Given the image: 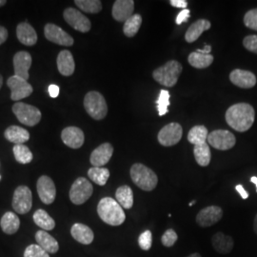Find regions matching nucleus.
I'll return each mask as SVG.
<instances>
[{
    "label": "nucleus",
    "mask_w": 257,
    "mask_h": 257,
    "mask_svg": "<svg viewBox=\"0 0 257 257\" xmlns=\"http://www.w3.org/2000/svg\"><path fill=\"white\" fill-rule=\"evenodd\" d=\"M225 117L230 128L239 133H244L251 128L254 122L255 111L248 103H237L227 110Z\"/></svg>",
    "instance_id": "obj_1"
},
{
    "label": "nucleus",
    "mask_w": 257,
    "mask_h": 257,
    "mask_svg": "<svg viewBox=\"0 0 257 257\" xmlns=\"http://www.w3.org/2000/svg\"><path fill=\"white\" fill-rule=\"evenodd\" d=\"M97 213L103 222L110 226H120L126 219L123 208L111 197H104L97 205Z\"/></svg>",
    "instance_id": "obj_2"
},
{
    "label": "nucleus",
    "mask_w": 257,
    "mask_h": 257,
    "mask_svg": "<svg viewBox=\"0 0 257 257\" xmlns=\"http://www.w3.org/2000/svg\"><path fill=\"white\" fill-rule=\"evenodd\" d=\"M133 182L143 191L151 192L156 189L158 178L156 173L143 164H134L130 171Z\"/></svg>",
    "instance_id": "obj_3"
},
{
    "label": "nucleus",
    "mask_w": 257,
    "mask_h": 257,
    "mask_svg": "<svg viewBox=\"0 0 257 257\" xmlns=\"http://www.w3.org/2000/svg\"><path fill=\"white\" fill-rule=\"evenodd\" d=\"M182 65L176 60H170L153 73L154 79L165 87H174L182 73Z\"/></svg>",
    "instance_id": "obj_4"
},
{
    "label": "nucleus",
    "mask_w": 257,
    "mask_h": 257,
    "mask_svg": "<svg viewBox=\"0 0 257 257\" xmlns=\"http://www.w3.org/2000/svg\"><path fill=\"white\" fill-rule=\"evenodd\" d=\"M84 108L88 114L95 120H102L108 113V105L100 92H89L84 98Z\"/></svg>",
    "instance_id": "obj_5"
},
{
    "label": "nucleus",
    "mask_w": 257,
    "mask_h": 257,
    "mask_svg": "<svg viewBox=\"0 0 257 257\" xmlns=\"http://www.w3.org/2000/svg\"><path fill=\"white\" fill-rule=\"evenodd\" d=\"M13 112L20 123L30 127L37 125L42 117L41 111L37 107L23 102L15 103L13 106Z\"/></svg>",
    "instance_id": "obj_6"
},
{
    "label": "nucleus",
    "mask_w": 257,
    "mask_h": 257,
    "mask_svg": "<svg viewBox=\"0 0 257 257\" xmlns=\"http://www.w3.org/2000/svg\"><path fill=\"white\" fill-rule=\"evenodd\" d=\"M92 192L93 187L92 183L84 177H78L72 185L69 195L71 201L74 205H82L89 200L92 196Z\"/></svg>",
    "instance_id": "obj_7"
},
{
    "label": "nucleus",
    "mask_w": 257,
    "mask_h": 257,
    "mask_svg": "<svg viewBox=\"0 0 257 257\" xmlns=\"http://www.w3.org/2000/svg\"><path fill=\"white\" fill-rule=\"evenodd\" d=\"M13 208L19 214H25L31 211L33 206V195L27 186H19L14 193Z\"/></svg>",
    "instance_id": "obj_8"
},
{
    "label": "nucleus",
    "mask_w": 257,
    "mask_h": 257,
    "mask_svg": "<svg viewBox=\"0 0 257 257\" xmlns=\"http://www.w3.org/2000/svg\"><path fill=\"white\" fill-rule=\"evenodd\" d=\"M7 86L11 90V99L14 101H19L23 98L30 96L34 89L27 80L13 75L7 80Z\"/></svg>",
    "instance_id": "obj_9"
},
{
    "label": "nucleus",
    "mask_w": 257,
    "mask_h": 257,
    "mask_svg": "<svg viewBox=\"0 0 257 257\" xmlns=\"http://www.w3.org/2000/svg\"><path fill=\"white\" fill-rule=\"evenodd\" d=\"M209 144L217 150L227 151L234 147L236 143L235 137L229 131L215 130L208 136Z\"/></svg>",
    "instance_id": "obj_10"
},
{
    "label": "nucleus",
    "mask_w": 257,
    "mask_h": 257,
    "mask_svg": "<svg viewBox=\"0 0 257 257\" xmlns=\"http://www.w3.org/2000/svg\"><path fill=\"white\" fill-rule=\"evenodd\" d=\"M183 128L178 123H170L160 130L158 142L165 147L176 145L182 138Z\"/></svg>",
    "instance_id": "obj_11"
},
{
    "label": "nucleus",
    "mask_w": 257,
    "mask_h": 257,
    "mask_svg": "<svg viewBox=\"0 0 257 257\" xmlns=\"http://www.w3.org/2000/svg\"><path fill=\"white\" fill-rule=\"evenodd\" d=\"M63 18L70 26L80 33H88L92 28L90 19L85 17L81 12L74 8H67L65 10Z\"/></svg>",
    "instance_id": "obj_12"
},
{
    "label": "nucleus",
    "mask_w": 257,
    "mask_h": 257,
    "mask_svg": "<svg viewBox=\"0 0 257 257\" xmlns=\"http://www.w3.org/2000/svg\"><path fill=\"white\" fill-rule=\"evenodd\" d=\"M44 35L49 41L57 45L65 47L74 45V38L66 33L63 29L53 23H49L44 27Z\"/></svg>",
    "instance_id": "obj_13"
},
{
    "label": "nucleus",
    "mask_w": 257,
    "mask_h": 257,
    "mask_svg": "<svg viewBox=\"0 0 257 257\" xmlns=\"http://www.w3.org/2000/svg\"><path fill=\"white\" fill-rule=\"evenodd\" d=\"M37 193L41 201L50 205L54 203L56 196V188L53 179L47 175H42L38 178L37 183Z\"/></svg>",
    "instance_id": "obj_14"
},
{
    "label": "nucleus",
    "mask_w": 257,
    "mask_h": 257,
    "mask_svg": "<svg viewBox=\"0 0 257 257\" xmlns=\"http://www.w3.org/2000/svg\"><path fill=\"white\" fill-rule=\"evenodd\" d=\"M223 211L218 206H210L204 208L196 215V223L202 228H208L221 220Z\"/></svg>",
    "instance_id": "obj_15"
},
{
    "label": "nucleus",
    "mask_w": 257,
    "mask_h": 257,
    "mask_svg": "<svg viewBox=\"0 0 257 257\" xmlns=\"http://www.w3.org/2000/svg\"><path fill=\"white\" fill-rule=\"evenodd\" d=\"M32 66V56L28 52H19L14 56V69L15 75L23 78L25 80L29 79V70Z\"/></svg>",
    "instance_id": "obj_16"
},
{
    "label": "nucleus",
    "mask_w": 257,
    "mask_h": 257,
    "mask_svg": "<svg viewBox=\"0 0 257 257\" xmlns=\"http://www.w3.org/2000/svg\"><path fill=\"white\" fill-rule=\"evenodd\" d=\"M135 2L133 0H116L112 6V18L118 22H126L134 16Z\"/></svg>",
    "instance_id": "obj_17"
},
{
    "label": "nucleus",
    "mask_w": 257,
    "mask_h": 257,
    "mask_svg": "<svg viewBox=\"0 0 257 257\" xmlns=\"http://www.w3.org/2000/svg\"><path fill=\"white\" fill-rule=\"evenodd\" d=\"M62 141L66 146L72 149H79L83 146L85 136L81 128L77 127H67L61 133Z\"/></svg>",
    "instance_id": "obj_18"
},
{
    "label": "nucleus",
    "mask_w": 257,
    "mask_h": 257,
    "mask_svg": "<svg viewBox=\"0 0 257 257\" xmlns=\"http://www.w3.org/2000/svg\"><path fill=\"white\" fill-rule=\"evenodd\" d=\"M230 82L242 89H250L256 84V76L251 72L236 69L230 74Z\"/></svg>",
    "instance_id": "obj_19"
},
{
    "label": "nucleus",
    "mask_w": 257,
    "mask_h": 257,
    "mask_svg": "<svg viewBox=\"0 0 257 257\" xmlns=\"http://www.w3.org/2000/svg\"><path fill=\"white\" fill-rule=\"evenodd\" d=\"M113 154V147L110 143H103L99 147L92 151L90 162L93 167H103L106 165Z\"/></svg>",
    "instance_id": "obj_20"
},
{
    "label": "nucleus",
    "mask_w": 257,
    "mask_h": 257,
    "mask_svg": "<svg viewBox=\"0 0 257 257\" xmlns=\"http://www.w3.org/2000/svg\"><path fill=\"white\" fill-rule=\"evenodd\" d=\"M17 37L19 38V42L25 46H34L37 42L36 30L27 22H22L18 25Z\"/></svg>",
    "instance_id": "obj_21"
},
{
    "label": "nucleus",
    "mask_w": 257,
    "mask_h": 257,
    "mask_svg": "<svg viewBox=\"0 0 257 257\" xmlns=\"http://www.w3.org/2000/svg\"><path fill=\"white\" fill-rule=\"evenodd\" d=\"M57 69L58 72L64 76H71L74 73L75 63H74V56L72 53L68 50L61 51L57 56Z\"/></svg>",
    "instance_id": "obj_22"
},
{
    "label": "nucleus",
    "mask_w": 257,
    "mask_h": 257,
    "mask_svg": "<svg viewBox=\"0 0 257 257\" xmlns=\"http://www.w3.org/2000/svg\"><path fill=\"white\" fill-rule=\"evenodd\" d=\"M233 239L223 232H217L211 237V245L215 251L221 254H228L233 248Z\"/></svg>",
    "instance_id": "obj_23"
},
{
    "label": "nucleus",
    "mask_w": 257,
    "mask_h": 257,
    "mask_svg": "<svg viewBox=\"0 0 257 257\" xmlns=\"http://www.w3.org/2000/svg\"><path fill=\"white\" fill-rule=\"evenodd\" d=\"M211 22L207 19H199L193 23L186 32L185 39L189 43L196 41L204 32L211 29Z\"/></svg>",
    "instance_id": "obj_24"
},
{
    "label": "nucleus",
    "mask_w": 257,
    "mask_h": 257,
    "mask_svg": "<svg viewBox=\"0 0 257 257\" xmlns=\"http://www.w3.org/2000/svg\"><path fill=\"white\" fill-rule=\"evenodd\" d=\"M71 234L75 241L83 245H90L94 238V234L91 228L81 223L74 224L71 229Z\"/></svg>",
    "instance_id": "obj_25"
},
{
    "label": "nucleus",
    "mask_w": 257,
    "mask_h": 257,
    "mask_svg": "<svg viewBox=\"0 0 257 257\" xmlns=\"http://www.w3.org/2000/svg\"><path fill=\"white\" fill-rule=\"evenodd\" d=\"M36 240L37 245L46 250L48 253H56L59 249V245L56 239L45 230H38L36 233Z\"/></svg>",
    "instance_id": "obj_26"
},
{
    "label": "nucleus",
    "mask_w": 257,
    "mask_h": 257,
    "mask_svg": "<svg viewBox=\"0 0 257 257\" xmlns=\"http://www.w3.org/2000/svg\"><path fill=\"white\" fill-rule=\"evenodd\" d=\"M4 136L8 141L15 143V145L24 144L30 139V134L27 130L16 125L10 126L9 128H6Z\"/></svg>",
    "instance_id": "obj_27"
},
{
    "label": "nucleus",
    "mask_w": 257,
    "mask_h": 257,
    "mask_svg": "<svg viewBox=\"0 0 257 257\" xmlns=\"http://www.w3.org/2000/svg\"><path fill=\"white\" fill-rule=\"evenodd\" d=\"M0 226L2 230L7 234L16 233L20 227L19 216L15 212L7 211L0 220Z\"/></svg>",
    "instance_id": "obj_28"
},
{
    "label": "nucleus",
    "mask_w": 257,
    "mask_h": 257,
    "mask_svg": "<svg viewBox=\"0 0 257 257\" xmlns=\"http://www.w3.org/2000/svg\"><path fill=\"white\" fill-rule=\"evenodd\" d=\"M115 198L123 209L130 210L134 205V193L128 186H121L115 192Z\"/></svg>",
    "instance_id": "obj_29"
},
{
    "label": "nucleus",
    "mask_w": 257,
    "mask_h": 257,
    "mask_svg": "<svg viewBox=\"0 0 257 257\" xmlns=\"http://www.w3.org/2000/svg\"><path fill=\"white\" fill-rule=\"evenodd\" d=\"M194 158L197 164L201 167H207L211 163V153L207 143L196 145L193 148Z\"/></svg>",
    "instance_id": "obj_30"
},
{
    "label": "nucleus",
    "mask_w": 257,
    "mask_h": 257,
    "mask_svg": "<svg viewBox=\"0 0 257 257\" xmlns=\"http://www.w3.org/2000/svg\"><path fill=\"white\" fill-rule=\"evenodd\" d=\"M208 136H209L208 128L203 125H197L190 130L188 134V141L193 144L194 146L200 145L203 143H206Z\"/></svg>",
    "instance_id": "obj_31"
},
{
    "label": "nucleus",
    "mask_w": 257,
    "mask_h": 257,
    "mask_svg": "<svg viewBox=\"0 0 257 257\" xmlns=\"http://www.w3.org/2000/svg\"><path fill=\"white\" fill-rule=\"evenodd\" d=\"M34 221L37 224L38 227H40L41 229L45 230H54L55 228V222L53 217H51L49 215V213L44 210H37L34 213Z\"/></svg>",
    "instance_id": "obj_32"
},
{
    "label": "nucleus",
    "mask_w": 257,
    "mask_h": 257,
    "mask_svg": "<svg viewBox=\"0 0 257 257\" xmlns=\"http://www.w3.org/2000/svg\"><path fill=\"white\" fill-rule=\"evenodd\" d=\"M190 65L196 69H205L210 67L213 62V56L211 55H203L197 52H193L188 57Z\"/></svg>",
    "instance_id": "obj_33"
},
{
    "label": "nucleus",
    "mask_w": 257,
    "mask_h": 257,
    "mask_svg": "<svg viewBox=\"0 0 257 257\" xmlns=\"http://www.w3.org/2000/svg\"><path fill=\"white\" fill-rule=\"evenodd\" d=\"M88 176L92 182L104 186L110 177V171L103 167H92L88 171Z\"/></svg>",
    "instance_id": "obj_34"
},
{
    "label": "nucleus",
    "mask_w": 257,
    "mask_h": 257,
    "mask_svg": "<svg viewBox=\"0 0 257 257\" xmlns=\"http://www.w3.org/2000/svg\"><path fill=\"white\" fill-rule=\"evenodd\" d=\"M142 24V17L139 14H134L130 19L124 23L123 33L126 37H134L139 31Z\"/></svg>",
    "instance_id": "obj_35"
},
{
    "label": "nucleus",
    "mask_w": 257,
    "mask_h": 257,
    "mask_svg": "<svg viewBox=\"0 0 257 257\" xmlns=\"http://www.w3.org/2000/svg\"><path fill=\"white\" fill-rule=\"evenodd\" d=\"M13 152H14L16 160L20 164H29L33 160L34 156L32 152L24 144L15 145L13 148Z\"/></svg>",
    "instance_id": "obj_36"
},
{
    "label": "nucleus",
    "mask_w": 257,
    "mask_h": 257,
    "mask_svg": "<svg viewBox=\"0 0 257 257\" xmlns=\"http://www.w3.org/2000/svg\"><path fill=\"white\" fill-rule=\"evenodd\" d=\"M74 4L88 14H97L102 10L101 1L99 0H75Z\"/></svg>",
    "instance_id": "obj_37"
},
{
    "label": "nucleus",
    "mask_w": 257,
    "mask_h": 257,
    "mask_svg": "<svg viewBox=\"0 0 257 257\" xmlns=\"http://www.w3.org/2000/svg\"><path fill=\"white\" fill-rule=\"evenodd\" d=\"M170 97H171L170 92L166 90H161L159 92V96L156 100V105H157L158 114L160 116L165 115L168 112V107L170 105Z\"/></svg>",
    "instance_id": "obj_38"
},
{
    "label": "nucleus",
    "mask_w": 257,
    "mask_h": 257,
    "mask_svg": "<svg viewBox=\"0 0 257 257\" xmlns=\"http://www.w3.org/2000/svg\"><path fill=\"white\" fill-rule=\"evenodd\" d=\"M24 257H50L46 250H44L40 246L33 244L28 246L24 251Z\"/></svg>",
    "instance_id": "obj_39"
},
{
    "label": "nucleus",
    "mask_w": 257,
    "mask_h": 257,
    "mask_svg": "<svg viewBox=\"0 0 257 257\" xmlns=\"http://www.w3.org/2000/svg\"><path fill=\"white\" fill-rule=\"evenodd\" d=\"M244 24L246 27L257 31V9L249 10L244 17Z\"/></svg>",
    "instance_id": "obj_40"
},
{
    "label": "nucleus",
    "mask_w": 257,
    "mask_h": 257,
    "mask_svg": "<svg viewBox=\"0 0 257 257\" xmlns=\"http://www.w3.org/2000/svg\"><path fill=\"white\" fill-rule=\"evenodd\" d=\"M138 244L140 248H142L143 250H149L152 248L153 235L151 230H146L143 233H141V235L138 238Z\"/></svg>",
    "instance_id": "obj_41"
},
{
    "label": "nucleus",
    "mask_w": 257,
    "mask_h": 257,
    "mask_svg": "<svg viewBox=\"0 0 257 257\" xmlns=\"http://www.w3.org/2000/svg\"><path fill=\"white\" fill-rule=\"evenodd\" d=\"M177 239H178V236H177V233L175 232V230L169 229V230H166L165 233L162 235L161 242H162L163 246H165L167 248H170L175 245Z\"/></svg>",
    "instance_id": "obj_42"
},
{
    "label": "nucleus",
    "mask_w": 257,
    "mask_h": 257,
    "mask_svg": "<svg viewBox=\"0 0 257 257\" xmlns=\"http://www.w3.org/2000/svg\"><path fill=\"white\" fill-rule=\"evenodd\" d=\"M244 47L251 53L257 54V36H248L243 40Z\"/></svg>",
    "instance_id": "obj_43"
},
{
    "label": "nucleus",
    "mask_w": 257,
    "mask_h": 257,
    "mask_svg": "<svg viewBox=\"0 0 257 257\" xmlns=\"http://www.w3.org/2000/svg\"><path fill=\"white\" fill-rule=\"evenodd\" d=\"M189 19H190V11L188 9L182 10V11L178 14V16L176 17L175 22H176L177 25H181L182 23L187 22V21L189 20Z\"/></svg>",
    "instance_id": "obj_44"
},
{
    "label": "nucleus",
    "mask_w": 257,
    "mask_h": 257,
    "mask_svg": "<svg viewBox=\"0 0 257 257\" xmlns=\"http://www.w3.org/2000/svg\"><path fill=\"white\" fill-rule=\"evenodd\" d=\"M171 5L175 8H181V9H187L188 2L186 0H171Z\"/></svg>",
    "instance_id": "obj_45"
},
{
    "label": "nucleus",
    "mask_w": 257,
    "mask_h": 257,
    "mask_svg": "<svg viewBox=\"0 0 257 257\" xmlns=\"http://www.w3.org/2000/svg\"><path fill=\"white\" fill-rule=\"evenodd\" d=\"M8 38V31L6 28L0 26V45H2Z\"/></svg>",
    "instance_id": "obj_46"
},
{
    "label": "nucleus",
    "mask_w": 257,
    "mask_h": 257,
    "mask_svg": "<svg viewBox=\"0 0 257 257\" xmlns=\"http://www.w3.org/2000/svg\"><path fill=\"white\" fill-rule=\"evenodd\" d=\"M49 93L51 95V97H57L59 94V87L56 85H50L49 87Z\"/></svg>",
    "instance_id": "obj_47"
},
{
    "label": "nucleus",
    "mask_w": 257,
    "mask_h": 257,
    "mask_svg": "<svg viewBox=\"0 0 257 257\" xmlns=\"http://www.w3.org/2000/svg\"><path fill=\"white\" fill-rule=\"evenodd\" d=\"M235 189H236V191L238 192L239 194L241 195V197H242L243 199H247V198H248V193L245 191V189L243 188V186H242V185H237V186L235 187Z\"/></svg>",
    "instance_id": "obj_48"
},
{
    "label": "nucleus",
    "mask_w": 257,
    "mask_h": 257,
    "mask_svg": "<svg viewBox=\"0 0 257 257\" xmlns=\"http://www.w3.org/2000/svg\"><path fill=\"white\" fill-rule=\"evenodd\" d=\"M195 52H197L199 54H203V55H211V45H205L204 49H198Z\"/></svg>",
    "instance_id": "obj_49"
},
{
    "label": "nucleus",
    "mask_w": 257,
    "mask_h": 257,
    "mask_svg": "<svg viewBox=\"0 0 257 257\" xmlns=\"http://www.w3.org/2000/svg\"><path fill=\"white\" fill-rule=\"evenodd\" d=\"M253 230L255 231V233L257 234V214L254 217V221H253Z\"/></svg>",
    "instance_id": "obj_50"
},
{
    "label": "nucleus",
    "mask_w": 257,
    "mask_h": 257,
    "mask_svg": "<svg viewBox=\"0 0 257 257\" xmlns=\"http://www.w3.org/2000/svg\"><path fill=\"white\" fill-rule=\"evenodd\" d=\"M250 181L252 182V183L255 184V186H256V192H257V177L256 176H252L251 178H250Z\"/></svg>",
    "instance_id": "obj_51"
},
{
    "label": "nucleus",
    "mask_w": 257,
    "mask_h": 257,
    "mask_svg": "<svg viewBox=\"0 0 257 257\" xmlns=\"http://www.w3.org/2000/svg\"><path fill=\"white\" fill-rule=\"evenodd\" d=\"M187 257H202L199 253H197V252H195V253H193V254H191V255H189V256Z\"/></svg>",
    "instance_id": "obj_52"
},
{
    "label": "nucleus",
    "mask_w": 257,
    "mask_h": 257,
    "mask_svg": "<svg viewBox=\"0 0 257 257\" xmlns=\"http://www.w3.org/2000/svg\"><path fill=\"white\" fill-rule=\"evenodd\" d=\"M7 3L6 0H0V7H3Z\"/></svg>",
    "instance_id": "obj_53"
},
{
    "label": "nucleus",
    "mask_w": 257,
    "mask_h": 257,
    "mask_svg": "<svg viewBox=\"0 0 257 257\" xmlns=\"http://www.w3.org/2000/svg\"><path fill=\"white\" fill-rule=\"evenodd\" d=\"M2 84H3V77H2V75H0V89L2 87Z\"/></svg>",
    "instance_id": "obj_54"
},
{
    "label": "nucleus",
    "mask_w": 257,
    "mask_h": 257,
    "mask_svg": "<svg viewBox=\"0 0 257 257\" xmlns=\"http://www.w3.org/2000/svg\"><path fill=\"white\" fill-rule=\"evenodd\" d=\"M194 204H195V201H193V202L190 203V204H189V205H190V206H191V207H192V206H193V205H194Z\"/></svg>",
    "instance_id": "obj_55"
}]
</instances>
